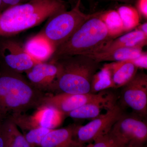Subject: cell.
<instances>
[{
    "label": "cell",
    "instance_id": "1",
    "mask_svg": "<svg viewBox=\"0 0 147 147\" xmlns=\"http://www.w3.org/2000/svg\"><path fill=\"white\" fill-rule=\"evenodd\" d=\"M67 10L63 0H32L0 12V36H10Z\"/></svg>",
    "mask_w": 147,
    "mask_h": 147
},
{
    "label": "cell",
    "instance_id": "2",
    "mask_svg": "<svg viewBox=\"0 0 147 147\" xmlns=\"http://www.w3.org/2000/svg\"><path fill=\"white\" fill-rule=\"evenodd\" d=\"M47 95L21 74L0 72V117L3 119L36 109L43 104Z\"/></svg>",
    "mask_w": 147,
    "mask_h": 147
},
{
    "label": "cell",
    "instance_id": "3",
    "mask_svg": "<svg viewBox=\"0 0 147 147\" xmlns=\"http://www.w3.org/2000/svg\"><path fill=\"white\" fill-rule=\"evenodd\" d=\"M57 63V77L49 91L71 94L90 92L93 76L100 68V63L86 55L65 57Z\"/></svg>",
    "mask_w": 147,
    "mask_h": 147
},
{
    "label": "cell",
    "instance_id": "4",
    "mask_svg": "<svg viewBox=\"0 0 147 147\" xmlns=\"http://www.w3.org/2000/svg\"><path fill=\"white\" fill-rule=\"evenodd\" d=\"M99 13L91 14L68 40L56 49L49 61L54 62L65 57L98 53L113 40Z\"/></svg>",
    "mask_w": 147,
    "mask_h": 147
},
{
    "label": "cell",
    "instance_id": "5",
    "mask_svg": "<svg viewBox=\"0 0 147 147\" xmlns=\"http://www.w3.org/2000/svg\"><path fill=\"white\" fill-rule=\"evenodd\" d=\"M80 4L79 0L71 10L62 11L50 17L44 29L40 32L55 50L68 40L90 16L91 14H86L82 11Z\"/></svg>",
    "mask_w": 147,
    "mask_h": 147
},
{
    "label": "cell",
    "instance_id": "6",
    "mask_svg": "<svg viewBox=\"0 0 147 147\" xmlns=\"http://www.w3.org/2000/svg\"><path fill=\"white\" fill-rule=\"evenodd\" d=\"M123 114L122 108L115 104L92 121L84 125H77L74 139L80 146L92 143L98 137L109 132L113 125Z\"/></svg>",
    "mask_w": 147,
    "mask_h": 147
},
{
    "label": "cell",
    "instance_id": "7",
    "mask_svg": "<svg viewBox=\"0 0 147 147\" xmlns=\"http://www.w3.org/2000/svg\"><path fill=\"white\" fill-rule=\"evenodd\" d=\"M109 132L122 146L129 143L144 145L147 139V125L139 116L123 113Z\"/></svg>",
    "mask_w": 147,
    "mask_h": 147
},
{
    "label": "cell",
    "instance_id": "8",
    "mask_svg": "<svg viewBox=\"0 0 147 147\" xmlns=\"http://www.w3.org/2000/svg\"><path fill=\"white\" fill-rule=\"evenodd\" d=\"M115 98L114 95L109 94L104 91L96 94L89 92L71 94L60 93L47 94L43 104L51 105L66 115L69 112L87 103L106 101Z\"/></svg>",
    "mask_w": 147,
    "mask_h": 147
},
{
    "label": "cell",
    "instance_id": "9",
    "mask_svg": "<svg viewBox=\"0 0 147 147\" xmlns=\"http://www.w3.org/2000/svg\"><path fill=\"white\" fill-rule=\"evenodd\" d=\"M121 100L122 105L131 108L139 115L147 114V75L137 72L134 78L122 87Z\"/></svg>",
    "mask_w": 147,
    "mask_h": 147
},
{
    "label": "cell",
    "instance_id": "10",
    "mask_svg": "<svg viewBox=\"0 0 147 147\" xmlns=\"http://www.w3.org/2000/svg\"><path fill=\"white\" fill-rule=\"evenodd\" d=\"M1 54L7 69L5 71L21 74L26 72L38 62L28 55L20 43L7 40L3 42Z\"/></svg>",
    "mask_w": 147,
    "mask_h": 147
},
{
    "label": "cell",
    "instance_id": "11",
    "mask_svg": "<svg viewBox=\"0 0 147 147\" xmlns=\"http://www.w3.org/2000/svg\"><path fill=\"white\" fill-rule=\"evenodd\" d=\"M58 67L56 62L38 63L25 72L28 81L34 86L44 92L49 91L57 74Z\"/></svg>",
    "mask_w": 147,
    "mask_h": 147
},
{
    "label": "cell",
    "instance_id": "12",
    "mask_svg": "<svg viewBox=\"0 0 147 147\" xmlns=\"http://www.w3.org/2000/svg\"><path fill=\"white\" fill-rule=\"evenodd\" d=\"M77 125L72 124L63 128L52 129L44 137L40 147H83L74 139Z\"/></svg>",
    "mask_w": 147,
    "mask_h": 147
},
{
    "label": "cell",
    "instance_id": "13",
    "mask_svg": "<svg viewBox=\"0 0 147 147\" xmlns=\"http://www.w3.org/2000/svg\"><path fill=\"white\" fill-rule=\"evenodd\" d=\"M23 46L28 55L38 63L50 60L55 50L40 32L29 38Z\"/></svg>",
    "mask_w": 147,
    "mask_h": 147
},
{
    "label": "cell",
    "instance_id": "14",
    "mask_svg": "<svg viewBox=\"0 0 147 147\" xmlns=\"http://www.w3.org/2000/svg\"><path fill=\"white\" fill-rule=\"evenodd\" d=\"M110 71L113 88H122L133 79L138 69L128 60L105 63Z\"/></svg>",
    "mask_w": 147,
    "mask_h": 147
},
{
    "label": "cell",
    "instance_id": "15",
    "mask_svg": "<svg viewBox=\"0 0 147 147\" xmlns=\"http://www.w3.org/2000/svg\"><path fill=\"white\" fill-rule=\"evenodd\" d=\"M147 36L138 29H135L112 40L102 47L100 52H108L123 47L143 48L147 45Z\"/></svg>",
    "mask_w": 147,
    "mask_h": 147
},
{
    "label": "cell",
    "instance_id": "16",
    "mask_svg": "<svg viewBox=\"0 0 147 147\" xmlns=\"http://www.w3.org/2000/svg\"><path fill=\"white\" fill-rule=\"evenodd\" d=\"M64 115L54 107L46 104L36 108V111L31 115L32 119L38 126L50 129L59 126Z\"/></svg>",
    "mask_w": 147,
    "mask_h": 147
},
{
    "label": "cell",
    "instance_id": "17",
    "mask_svg": "<svg viewBox=\"0 0 147 147\" xmlns=\"http://www.w3.org/2000/svg\"><path fill=\"white\" fill-rule=\"evenodd\" d=\"M143 48L120 47L108 52H100L86 55L97 62L120 61L137 57L143 53Z\"/></svg>",
    "mask_w": 147,
    "mask_h": 147
},
{
    "label": "cell",
    "instance_id": "18",
    "mask_svg": "<svg viewBox=\"0 0 147 147\" xmlns=\"http://www.w3.org/2000/svg\"><path fill=\"white\" fill-rule=\"evenodd\" d=\"M2 131L4 147H32L9 117L3 119Z\"/></svg>",
    "mask_w": 147,
    "mask_h": 147
},
{
    "label": "cell",
    "instance_id": "19",
    "mask_svg": "<svg viewBox=\"0 0 147 147\" xmlns=\"http://www.w3.org/2000/svg\"><path fill=\"white\" fill-rule=\"evenodd\" d=\"M116 103L115 98L106 101L90 102L69 112L66 115L74 119H94L101 115L102 109L108 110Z\"/></svg>",
    "mask_w": 147,
    "mask_h": 147
},
{
    "label": "cell",
    "instance_id": "20",
    "mask_svg": "<svg viewBox=\"0 0 147 147\" xmlns=\"http://www.w3.org/2000/svg\"><path fill=\"white\" fill-rule=\"evenodd\" d=\"M99 16L112 39L117 38L125 32L122 22L117 11L110 10L100 12Z\"/></svg>",
    "mask_w": 147,
    "mask_h": 147
},
{
    "label": "cell",
    "instance_id": "21",
    "mask_svg": "<svg viewBox=\"0 0 147 147\" xmlns=\"http://www.w3.org/2000/svg\"><path fill=\"white\" fill-rule=\"evenodd\" d=\"M109 88H113V85L110 71L104 64L93 76L90 92L96 94Z\"/></svg>",
    "mask_w": 147,
    "mask_h": 147
},
{
    "label": "cell",
    "instance_id": "22",
    "mask_svg": "<svg viewBox=\"0 0 147 147\" xmlns=\"http://www.w3.org/2000/svg\"><path fill=\"white\" fill-rule=\"evenodd\" d=\"M117 11L121 19L125 32L131 31L139 26L140 14L137 9L131 6L123 5Z\"/></svg>",
    "mask_w": 147,
    "mask_h": 147
},
{
    "label": "cell",
    "instance_id": "23",
    "mask_svg": "<svg viewBox=\"0 0 147 147\" xmlns=\"http://www.w3.org/2000/svg\"><path fill=\"white\" fill-rule=\"evenodd\" d=\"M52 129L39 127L32 131L23 134L24 137L32 147H40L42 140Z\"/></svg>",
    "mask_w": 147,
    "mask_h": 147
},
{
    "label": "cell",
    "instance_id": "24",
    "mask_svg": "<svg viewBox=\"0 0 147 147\" xmlns=\"http://www.w3.org/2000/svg\"><path fill=\"white\" fill-rule=\"evenodd\" d=\"M92 147H122L119 142L110 132L103 134L95 139Z\"/></svg>",
    "mask_w": 147,
    "mask_h": 147
},
{
    "label": "cell",
    "instance_id": "25",
    "mask_svg": "<svg viewBox=\"0 0 147 147\" xmlns=\"http://www.w3.org/2000/svg\"><path fill=\"white\" fill-rule=\"evenodd\" d=\"M129 61L133 64L138 69L147 68V53L144 52L137 57L127 60Z\"/></svg>",
    "mask_w": 147,
    "mask_h": 147
},
{
    "label": "cell",
    "instance_id": "26",
    "mask_svg": "<svg viewBox=\"0 0 147 147\" xmlns=\"http://www.w3.org/2000/svg\"><path fill=\"white\" fill-rule=\"evenodd\" d=\"M137 9L140 15L147 18V0H137Z\"/></svg>",
    "mask_w": 147,
    "mask_h": 147
},
{
    "label": "cell",
    "instance_id": "27",
    "mask_svg": "<svg viewBox=\"0 0 147 147\" xmlns=\"http://www.w3.org/2000/svg\"><path fill=\"white\" fill-rule=\"evenodd\" d=\"M2 1L3 2V8L5 7V9H6L10 7L28 2L32 0H2Z\"/></svg>",
    "mask_w": 147,
    "mask_h": 147
},
{
    "label": "cell",
    "instance_id": "28",
    "mask_svg": "<svg viewBox=\"0 0 147 147\" xmlns=\"http://www.w3.org/2000/svg\"><path fill=\"white\" fill-rule=\"evenodd\" d=\"M3 119L0 117V147H4V142L2 131V124Z\"/></svg>",
    "mask_w": 147,
    "mask_h": 147
},
{
    "label": "cell",
    "instance_id": "29",
    "mask_svg": "<svg viewBox=\"0 0 147 147\" xmlns=\"http://www.w3.org/2000/svg\"><path fill=\"white\" fill-rule=\"evenodd\" d=\"M139 30L143 32L144 34L147 35V23L145 22L144 24L139 25L137 26V28Z\"/></svg>",
    "mask_w": 147,
    "mask_h": 147
},
{
    "label": "cell",
    "instance_id": "30",
    "mask_svg": "<svg viewBox=\"0 0 147 147\" xmlns=\"http://www.w3.org/2000/svg\"><path fill=\"white\" fill-rule=\"evenodd\" d=\"M122 147H144V145L129 143V144L124 145Z\"/></svg>",
    "mask_w": 147,
    "mask_h": 147
},
{
    "label": "cell",
    "instance_id": "31",
    "mask_svg": "<svg viewBox=\"0 0 147 147\" xmlns=\"http://www.w3.org/2000/svg\"><path fill=\"white\" fill-rule=\"evenodd\" d=\"M115 1H119L124 2H129L132 0H115Z\"/></svg>",
    "mask_w": 147,
    "mask_h": 147
},
{
    "label": "cell",
    "instance_id": "32",
    "mask_svg": "<svg viewBox=\"0 0 147 147\" xmlns=\"http://www.w3.org/2000/svg\"><path fill=\"white\" fill-rule=\"evenodd\" d=\"M3 8V2L2 0H0V9Z\"/></svg>",
    "mask_w": 147,
    "mask_h": 147
},
{
    "label": "cell",
    "instance_id": "33",
    "mask_svg": "<svg viewBox=\"0 0 147 147\" xmlns=\"http://www.w3.org/2000/svg\"><path fill=\"white\" fill-rule=\"evenodd\" d=\"M86 147H92V143H90L88 144L87 145Z\"/></svg>",
    "mask_w": 147,
    "mask_h": 147
},
{
    "label": "cell",
    "instance_id": "34",
    "mask_svg": "<svg viewBox=\"0 0 147 147\" xmlns=\"http://www.w3.org/2000/svg\"><path fill=\"white\" fill-rule=\"evenodd\" d=\"M81 147V146H77V147Z\"/></svg>",
    "mask_w": 147,
    "mask_h": 147
}]
</instances>
